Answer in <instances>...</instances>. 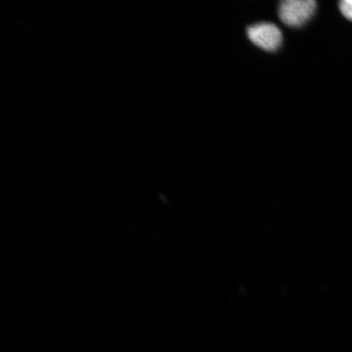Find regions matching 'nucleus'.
Masks as SVG:
<instances>
[{"mask_svg": "<svg viewBox=\"0 0 352 352\" xmlns=\"http://www.w3.org/2000/svg\"><path fill=\"white\" fill-rule=\"evenodd\" d=\"M340 8L342 15L352 21V0H343L340 3Z\"/></svg>", "mask_w": 352, "mask_h": 352, "instance_id": "obj_3", "label": "nucleus"}, {"mask_svg": "<svg viewBox=\"0 0 352 352\" xmlns=\"http://www.w3.org/2000/svg\"><path fill=\"white\" fill-rule=\"evenodd\" d=\"M248 35L254 45L268 52L278 50L283 43L280 30L276 25L267 22L250 26Z\"/></svg>", "mask_w": 352, "mask_h": 352, "instance_id": "obj_2", "label": "nucleus"}, {"mask_svg": "<svg viewBox=\"0 0 352 352\" xmlns=\"http://www.w3.org/2000/svg\"><path fill=\"white\" fill-rule=\"evenodd\" d=\"M316 10L314 0H285L280 3L278 15L290 28H300L309 21Z\"/></svg>", "mask_w": 352, "mask_h": 352, "instance_id": "obj_1", "label": "nucleus"}]
</instances>
